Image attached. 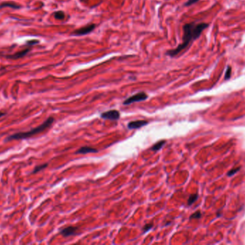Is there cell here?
<instances>
[{
  "mask_svg": "<svg viewBox=\"0 0 245 245\" xmlns=\"http://www.w3.org/2000/svg\"><path fill=\"white\" fill-rule=\"evenodd\" d=\"M209 26V24L205 23L197 24L194 22V23L185 24L183 27L184 35L183 40H182L183 42L175 49L167 51L166 55H169L170 57H175L179 55L182 51L185 50L192 42L198 39L201 36L203 31Z\"/></svg>",
  "mask_w": 245,
  "mask_h": 245,
  "instance_id": "6da1fadb",
  "label": "cell"
},
{
  "mask_svg": "<svg viewBox=\"0 0 245 245\" xmlns=\"http://www.w3.org/2000/svg\"><path fill=\"white\" fill-rule=\"evenodd\" d=\"M53 122L54 118L52 117H50L46 121H45L41 125L39 126V127H35V128L33 129V130L28 131V132H17V133L12 134V135L9 136L7 138L5 139V141L7 142V141L12 140V139H24L30 138V137H33V136L35 135V134H38L40 133V132H43L44 130H47V128H49L52 125Z\"/></svg>",
  "mask_w": 245,
  "mask_h": 245,
  "instance_id": "7a4b0ae2",
  "label": "cell"
},
{
  "mask_svg": "<svg viewBox=\"0 0 245 245\" xmlns=\"http://www.w3.org/2000/svg\"><path fill=\"white\" fill-rule=\"evenodd\" d=\"M148 98V95L146 94L145 92H139L137 93L136 94L133 95L131 97L128 98L127 99L123 101V104L124 105H128L134 103V102H138V101H145V100Z\"/></svg>",
  "mask_w": 245,
  "mask_h": 245,
  "instance_id": "3957f363",
  "label": "cell"
},
{
  "mask_svg": "<svg viewBox=\"0 0 245 245\" xmlns=\"http://www.w3.org/2000/svg\"><path fill=\"white\" fill-rule=\"evenodd\" d=\"M95 28L96 25H95V24H90V25H85V27H82V28L75 30V31L73 32V33H72V35H77V36H80V35H87V34L90 33L91 32L93 31Z\"/></svg>",
  "mask_w": 245,
  "mask_h": 245,
  "instance_id": "277c9868",
  "label": "cell"
},
{
  "mask_svg": "<svg viewBox=\"0 0 245 245\" xmlns=\"http://www.w3.org/2000/svg\"><path fill=\"white\" fill-rule=\"evenodd\" d=\"M101 118L105 120H118L120 119L121 114L118 110H110V111L105 112L101 114Z\"/></svg>",
  "mask_w": 245,
  "mask_h": 245,
  "instance_id": "5b68a950",
  "label": "cell"
},
{
  "mask_svg": "<svg viewBox=\"0 0 245 245\" xmlns=\"http://www.w3.org/2000/svg\"><path fill=\"white\" fill-rule=\"evenodd\" d=\"M148 124V121L146 120H136L133 121L128 123V128L130 130H136V129H139L141 127H144V126L147 125Z\"/></svg>",
  "mask_w": 245,
  "mask_h": 245,
  "instance_id": "8992f818",
  "label": "cell"
},
{
  "mask_svg": "<svg viewBox=\"0 0 245 245\" xmlns=\"http://www.w3.org/2000/svg\"><path fill=\"white\" fill-rule=\"evenodd\" d=\"M77 229L78 228L76 227H72V226H70V227H67L62 229V230H60V234H62V236H65V237H67V236L75 235L76 231H77Z\"/></svg>",
  "mask_w": 245,
  "mask_h": 245,
  "instance_id": "52a82bcc",
  "label": "cell"
},
{
  "mask_svg": "<svg viewBox=\"0 0 245 245\" xmlns=\"http://www.w3.org/2000/svg\"><path fill=\"white\" fill-rule=\"evenodd\" d=\"M98 149L91 147H82L78 150H77L76 154H87V153H95L97 152Z\"/></svg>",
  "mask_w": 245,
  "mask_h": 245,
  "instance_id": "ba28073f",
  "label": "cell"
},
{
  "mask_svg": "<svg viewBox=\"0 0 245 245\" xmlns=\"http://www.w3.org/2000/svg\"><path fill=\"white\" fill-rule=\"evenodd\" d=\"M29 51H30V49H26V50H24L22 51H21V52H17V53L14 54V55H7V58H12V59L20 58L23 57V56L27 55V54L28 53Z\"/></svg>",
  "mask_w": 245,
  "mask_h": 245,
  "instance_id": "9c48e42d",
  "label": "cell"
},
{
  "mask_svg": "<svg viewBox=\"0 0 245 245\" xmlns=\"http://www.w3.org/2000/svg\"><path fill=\"white\" fill-rule=\"evenodd\" d=\"M165 143H166V140L159 141V142H158L157 143L153 144V145L152 146L151 150L152 151H158L159 149H160L162 147H163V146L164 145Z\"/></svg>",
  "mask_w": 245,
  "mask_h": 245,
  "instance_id": "30bf717a",
  "label": "cell"
},
{
  "mask_svg": "<svg viewBox=\"0 0 245 245\" xmlns=\"http://www.w3.org/2000/svg\"><path fill=\"white\" fill-rule=\"evenodd\" d=\"M5 7H9L14 8V9H19V8H20V5L17 4L16 3L14 2H10V1L9 2L2 3L1 4H0V8Z\"/></svg>",
  "mask_w": 245,
  "mask_h": 245,
  "instance_id": "8fae6325",
  "label": "cell"
},
{
  "mask_svg": "<svg viewBox=\"0 0 245 245\" xmlns=\"http://www.w3.org/2000/svg\"><path fill=\"white\" fill-rule=\"evenodd\" d=\"M199 195L198 194H193V195H191L190 196H189V200H188V205L189 206H191L192 205L194 202L196 201L197 200V198H198Z\"/></svg>",
  "mask_w": 245,
  "mask_h": 245,
  "instance_id": "7c38bea8",
  "label": "cell"
},
{
  "mask_svg": "<svg viewBox=\"0 0 245 245\" xmlns=\"http://www.w3.org/2000/svg\"><path fill=\"white\" fill-rule=\"evenodd\" d=\"M47 166H48V163H45V164H43V165H40V166H38L37 167H35V168L34 169V171L33 173H38L39 171H43V169H45V168H46Z\"/></svg>",
  "mask_w": 245,
  "mask_h": 245,
  "instance_id": "4fadbf2b",
  "label": "cell"
},
{
  "mask_svg": "<svg viewBox=\"0 0 245 245\" xmlns=\"http://www.w3.org/2000/svg\"><path fill=\"white\" fill-rule=\"evenodd\" d=\"M54 16H55V18L57 19V20H63V19L65 18V13L62 11L55 12L54 13Z\"/></svg>",
  "mask_w": 245,
  "mask_h": 245,
  "instance_id": "5bb4252c",
  "label": "cell"
},
{
  "mask_svg": "<svg viewBox=\"0 0 245 245\" xmlns=\"http://www.w3.org/2000/svg\"><path fill=\"white\" fill-rule=\"evenodd\" d=\"M231 75V66H227V68H226L225 76H224V80L226 81V80L230 79Z\"/></svg>",
  "mask_w": 245,
  "mask_h": 245,
  "instance_id": "9a60e30c",
  "label": "cell"
},
{
  "mask_svg": "<svg viewBox=\"0 0 245 245\" xmlns=\"http://www.w3.org/2000/svg\"><path fill=\"white\" fill-rule=\"evenodd\" d=\"M153 227V224L151 223V224H147L144 227H143V234H146V232H148V231L151 230L152 227Z\"/></svg>",
  "mask_w": 245,
  "mask_h": 245,
  "instance_id": "2e32d148",
  "label": "cell"
},
{
  "mask_svg": "<svg viewBox=\"0 0 245 245\" xmlns=\"http://www.w3.org/2000/svg\"><path fill=\"white\" fill-rule=\"evenodd\" d=\"M201 217H202V213L200 211H197L191 216L190 219H199V218H201Z\"/></svg>",
  "mask_w": 245,
  "mask_h": 245,
  "instance_id": "e0dca14e",
  "label": "cell"
},
{
  "mask_svg": "<svg viewBox=\"0 0 245 245\" xmlns=\"http://www.w3.org/2000/svg\"><path fill=\"white\" fill-rule=\"evenodd\" d=\"M199 1V0H188V1H187L184 4V5H185L186 7H189V6H191V5H192V4H195V3L198 2Z\"/></svg>",
  "mask_w": 245,
  "mask_h": 245,
  "instance_id": "ac0fdd59",
  "label": "cell"
},
{
  "mask_svg": "<svg viewBox=\"0 0 245 245\" xmlns=\"http://www.w3.org/2000/svg\"><path fill=\"white\" fill-rule=\"evenodd\" d=\"M239 169H240V168H235V169H232V170H231V171H230L229 172V173H228L227 175L229 176H233V175L235 174L236 173H237V172L239 171Z\"/></svg>",
  "mask_w": 245,
  "mask_h": 245,
  "instance_id": "d6986e66",
  "label": "cell"
},
{
  "mask_svg": "<svg viewBox=\"0 0 245 245\" xmlns=\"http://www.w3.org/2000/svg\"><path fill=\"white\" fill-rule=\"evenodd\" d=\"M38 40H30V41H28L27 43L29 44V45H33V44H37L38 43Z\"/></svg>",
  "mask_w": 245,
  "mask_h": 245,
  "instance_id": "ffe728a7",
  "label": "cell"
},
{
  "mask_svg": "<svg viewBox=\"0 0 245 245\" xmlns=\"http://www.w3.org/2000/svg\"><path fill=\"white\" fill-rule=\"evenodd\" d=\"M5 114H6V113H5V112H0V118H1V117H2L3 116H4Z\"/></svg>",
  "mask_w": 245,
  "mask_h": 245,
  "instance_id": "44dd1931",
  "label": "cell"
}]
</instances>
